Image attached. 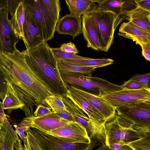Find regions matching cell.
<instances>
[{
	"label": "cell",
	"instance_id": "f6af8a7d",
	"mask_svg": "<svg viewBox=\"0 0 150 150\" xmlns=\"http://www.w3.org/2000/svg\"><path fill=\"white\" fill-rule=\"evenodd\" d=\"M6 0H0V10L6 8Z\"/></svg>",
	"mask_w": 150,
	"mask_h": 150
},
{
	"label": "cell",
	"instance_id": "ee69618b",
	"mask_svg": "<svg viewBox=\"0 0 150 150\" xmlns=\"http://www.w3.org/2000/svg\"><path fill=\"white\" fill-rule=\"evenodd\" d=\"M4 110L2 102L0 101V117L3 121L4 120L6 117Z\"/></svg>",
	"mask_w": 150,
	"mask_h": 150
},
{
	"label": "cell",
	"instance_id": "cb8c5ba5",
	"mask_svg": "<svg viewBox=\"0 0 150 150\" xmlns=\"http://www.w3.org/2000/svg\"><path fill=\"white\" fill-rule=\"evenodd\" d=\"M61 60L70 64L96 68L111 64L114 62V60L110 58L94 59L87 57L85 59H64Z\"/></svg>",
	"mask_w": 150,
	"mask_h": 150
},
{
	"label": "cell",
	"instance_id": "44dd1931",
	"mask_svg": "<svg viewBox=\"0 0 150 150\" xmlns=\"http://www.w3.org/2000/svg\"><path fill=\"white\" fill-rule=\"evenodd\" d=\"M125 20L150 33V12L138 7L129 12Z\"/></svg>",
	"mask_w": 150,
	"mask_h": 150
},
{
	"label": "cell",
	"instance_id": "52a82bcc",
	"mask_svg": "<svg viewBox=\"0 0 150 150\" xmlns=\"http://www.w3.org/2000/svg\"><path fill=\"white\" fill-rule=\"evenodd\" d=\"M64 82L68 86L79 87L97 93L98 96L107 93L123 89L121 85L111 83L104 79L93 77L91 74L88 75L77 73H69L60 71Z\"/></svg>",
	"mask_w": 150,
	"mask_h": 150
},
{
	"label": "cell",
	"instance_id": "ab89813d",
	"mask_svg": "<svg viewBox=\"0 0 150 150\" xmlns=\"http://www.w3.org/2000/svg\"><path fill=\"white\" fill-rule=\"evenodd\" d=\"M137 6L150 12V0H134Z\"/></svg>",
	"mask_w": 150,
	"mask_h": 150
},
{
	"label": "cell",
	"instance_id": "3957f363",
	"mask_svg": "<svg viewBox=\"0 0 150 150\" xmlns=\"http://www.w3.org/2000/svg\"><path fill=\"white\" fill-rule=\"evenodd\" d=\"M25 10L33 19L45 42L54 36L61 10L59 0H23Z\"/></svg>",
	"mask_w": 150,
	"mask_h": 150
},
{
	"label": "cell",
	"instance_id": "d590c367",
	"mask_svg": "<svg viewBox=\"0 0 150 150\" xmlns=\"http://www.w3.org/2000/svg\"><path fill=\"white\" fill-rule=\"evenodd\" d=\"M60 48L62 51L68 53L74 54L79 53V51L75 45L71 42L64 43L61 45Z\"/></svg>",
	"mask_w": 150,
	"mask_h": 150
},
{
	"label": "cell",
	"instance_id": "836d02e7",
	"mask_svg": "<svg viewBox=\"0 0 150 150\" xmlns=\"http://www.w3.org/2000/svg\"><path fill=\"white\" fill-rule=\"evenodd\" d=\"M129 80L149 86L150 73L135 75L132 76Z\"/></svg>",
	"mask_w": 150,
	"mask_h": 150
},
{
	"label": "cell",
	"instance_id": "9c48e42d",
	"mask_svg": "<svg viewBox=\"0 0 150 150\" xmlns=\"http://www.w3.org/2000/svg\"><path fill=\"white\" fill-rule=\"evenodd\" d=\"M115 110L117 115L130 122L135 129L150 134V102L134 104Z\"/></svg>",
	"mask_w": 150,
	"mask_h": 150
},
{
	"label": "cell",
	"instance_id": "30bf717a",
	"mask_svg": "<svg viewBox=\"0 0 150 150\" xmlns=\"http://www.w3.org/2000/svg\"><path fill=\"white\" fill-rule=\"evenodd\" d=\"M67 110L72 113L75 122L81 124L86 129L91 141L100 143L105 142L104 124L90 119L85 112L65 96H61Z\"/></svg>",
	"mask_w": 150,
	"mask_h": 150
},
{
	"label": "cell",
	"instance_id": "8992f818",
	"mask_svg": "<svg viewBox=\"0 0 150 150\" xmlns=\"http://www.w3.org/2000/svg\"><path fill=\"white\" fill-rule=\"evenodd\" d=\"M95 27L100 41L101 51L107 52L112 44L117 17L112 12L98 8L84 14Z\"/></svg>",
	"mask_w": 150,
	"mask_h": 150
},
{
	"label": "cell",
	"instance_id": "d4e9b609",
	"mask_svg": "<svg viewBox=\"0 0 150 150\" xmlns=\"http://www.w3.org/2000/svg\"><path fill=\"white\" fill-rule=\"evenodd\" d=\"M25 18L23 0L20 2L13 15L10 20L16 36L19 39H23V26Z\"/></svg>",
	"mask_w": 150,
	"mask_h": 150
},
{
	"label": "cell",
	"instance_id": "f35d334b",
	"mask_svg": "<svg viewBox=\"0 0 150 150\" xmlns=\"http://www.w3.org/2000/svg\"><path fill=\"white\" fill-rule=\"evenodd\" d=\"M98 142L96 143L95 146L91 150H133L126 145L123 146L119 149H114L110 148L107 145L105 144V142L103 143L99 142L98 145H97Z\"/></svg>",
	"mask_w": 150,
	"mask_h": 150
},
{
	"label": "cell",
	"instance_id": "7dc6e473",
	"mask_svg": "<svg viewBox=\"0 0 150 150\" xmlns=\"http://www.w3.org/2000/svg\"><path fill=\"white\" fill-rule=\"evenodd\" d=\"M28 147L29 150H31L30 147L28 145Z\"/></svg>",
	"mask_w": 150,
	"mask_h": 150
},
{
	"label": "cell",
	"instance_id": "8fae6325",
	"mask_svg": "<svg viewBox=\"0 0 150 150\" xmlns=\"http://www.w3.org/2000/svg\"><path fill=\"white\" fill-rule=\"evenodd\" d=\"M48 134L71 144H89L91 142L86 129L77 122H70L63 126L52 130Z\"/></svg>",
	"mask_w": 150,
	"mask_h": 150
},
{
	"label": "cell",
	"instance_id": "1f68e13d",
	"mask_svg": "<svg viewBox=\"0 0 150 150\" xmlns=\"http://www.w3.org/2000/svg\"><path fill=\"white\" fill-rule=\"evenodd\" d=\"M123 89L138 90L143 88H150L149 86L130 80L126 81L121 85Z\"/></svg>",
	"mask_w": 150,
	"mask_h": 150
},
{
	"label": "cell",
	"instance_id": "bcb514c9",
	"mask_svg": "<svg viewBox=\"0 0 150 150\" xmlns=\"http://www.w3.org/2000/svg\"><path fill=\"white\" fill-rule=\"evenodd\" d=\"M3 122V121L2 120L1 117H0V124H2Z\"/></svg>",
	"mask_w": 150,
	"mask_h": 150
},
{
	"label": "cell",
	"instance_id": "7402d4cb",
	"mask_svg": "<svg viewBox=\"0 0 150 150\" xmlns=\"http://www.w3.org/2000/svg\"><path fill=\"white\" fill-rule=\"evenodd\" d=\"M70 14L79 17L97 8L95 0H66Z\"/></svg>",
	"mask_w": 150,
	"mask_h": 150
},
{
	"label": "cell",
	"instance_id": "e0dca14e",
	"mask_svg": "<svg viewBox=\"0 0 150 150\" xmlns=\"http://www.w3.org/2000/svg\"><path fill=\"white\" fill-rule=\"evenodd\" d=\"M82 28L81 17L70 13L59 18L55 31L60 34L70 35L74 39L82 33Z\"/></svg>",
	"mask_w": 150,
	"mask_h": 150
},
{
	"label": "cell",
	"instance_id": "d6986e66",
	"mask_svg": "<svg viewBox=\"0 0 150 150\" xmlns=\"http://www.w3.org/2000/svg\"><path fill=\"white\" fill-rule=\"evenodd\" d=\"M65 95L81 109L91 119L105 124V119L101 114L81 96L68 89Z\"/></svg>",
	"mask_w": 150,
	"mask_h": 150
},
{
	"label": "cell",
	"instance_id": "4316f807",
	"mask_svg": "<svg viewBox=\"0 0 150 150\" xmlns=\"http://www.w3.org/2000/svg\"><path fill=\"white\" fill-rule=\"evenodd\" d=\"M3 128L4 131L3 142L0 150H14V144L16 140L3 122Z\"/></svg>",
	"mask_w": 150,
	"mask_h": 150
},
{
	"label": "cell",
	"instance_id": "2e32d148",
	"mask_svg": "<svg viewBox=\"0 0 150 150\" xmlns=\"http://www.w3.org/2000/svg\"><path fill=\"white\" fill-rule=\"evenodd\" d=\"M25 18L23 26L24 38L23 40L26 50H29L45 42L36 23L30 14L25 9Z\"/></svg>",
	"mask_w": 150,
	"mask_h": 150
},
{
	"label": "cell",
	"instance_id": "7bdbcfd3",
	"mask_svg": "<svg viewBox=\"0 0 150 150\" xmlns=\"http://www.w3.org/2000/svg\"><path fill=\"white\" fill-rule=\"evenodd\" d=\"M3 123L0 124V150L1 149L3 142L4 131L3 128Z\"/></svg>",
	"mask_w": 150,
	"mask_h": 150
},
{
	"label": "cell",
	"instance_id": "d6a6232c",
	"mask_svg": "<svg viewBox=\"0 0 150 150\" xmlns=\"http://www.w3.org/2000/svg\"><path fill=\"white\" fill-rule=\"evenodd\" d=\"M52 111L54 112L62 118L69 122H75L73 114L68 110L56 108H51Z\"/></svg>",
	"mask_w": 150,
	"mask_h": 150
},
{
	"label": "cell",
	"instance_id": "f1b7e54d",
	"mask_svg": "<svg viewBox=\"0 0 150 150\" xmlns=\"http://www.w3.org/2000/svg\"><path fill=\"white\" fill-rule=\"evenodd\" d=\"M45 102L51 108H56L68 110L59 94H55L47 96Z\"/></svg>",
	"mask_w": 150,
	"mask_h": 150
},
{
	"label": "cell",
	"instance_id": "e575fe53",
	"mask_svg": "<svg viewBox=\"0 0 150 150\" xmlns=\"http://www.w3.org/2000/svg\"><path fill=\"white\" fill-rule=\"evenodd\" d=\"M22 0H6V9L12 17L15 13L16 11Z\"/></svg>",
	"mask_w": 150,
	"mask_h": 150
},
{
	"label": "cell",
	"instance_id": "f546056e",
	"mask_svg": "<svg viewBox=\"0 0 150 150\" xmlns=\"http://www.w3.org/2000/svg\"><path fill=\"white\" fill-rule=\"evenodd\" d=\"M54 56L57 60L64 59H85L86 57L78 55L76 54L68 53L62 51L60 47L51 48Z\"/></svg>",
	"mask_w": 150,
	"mask_h": 150
},
{
	"label": "cell",
	"instance_id": "277c9868",
	"mask_svg": "<svg viewBox=\"0 0 150 150\" xmlns=\"http://www.w3.org/2000/svg\"><path fill=\"white\" fill-rule=\"evenodd\" d=\"M104 126L105 143L110 148L115 150L150 134L136 129L132 123L117 114Z\"/></svg>",
	"mask_w": 150,
	"mask_h": 150
},
{
	"label": "cell",
	"instance_id": "60d3db41",
	"mask_svg": "<svg viewBox=\"0 0 150 150\" xmlns=\"http://www.w3.org/2000/svg\"><path fill=\"white\" fill-rule=\"evenodd\" d=\"M142 49V56L146 60L150 61V43L143 44L141 46Z\"/></svg>",
	"mask_w": 150,
	"mask_h": 150
},
{
	"label": "cell",
	"instance_id": "7a4b0ae2",
	"mask_svg": "<svg viewBox=\"0 0 150 150\" xmlns=\"http://www.w3.org/2000/svg\"><path fill=\"white\" fill-rule=\"evenodd\" d=\"M26 61L55 94L65 95L67 85L61 77L57 61L46 42L31 49L22 51Z\"/></svg>",
	"mask_w": 150,
	"mask_h": 150
},
{
	"label": "cell",
	"instance_id": "ffe728a7",
	"mask_svg": "<svg viewBox=\"0 0 150 150\" xmlns=\"http://www.w3.org/2000/svg\"><path fill=\"white\" fill-rule=\"evenodd\" d=\"M81 19L82 33L87 42V47L98 51L101 50L100 41L95 27L84 14Z\"/></svg>",
	"mask_w": 150,
	"mask_h": 150
},
{
	"label": "cell",
	"instance_id": "6da1fadb",
	"mask_svg": "<svg viewBox=\"0 0 150 150\" xmlns=\"http://www.w3.org/2000/svg\"><path fill=\"white\" fill-rule=\"evenodd\" d=\"M0 70L24 104L26 117L33 116L34 106H48L46 97L55 94L17 48L11 53L0 51Z\"/></svg>",
	"mask_w": 150,
	"mask_h": 150
},
{
	"label": "cell",
	"instance_id": "74e56055",
	"mask_svg": "<svg viewBox=\"0 0 150 150\" xmlns=\"http://www.w3.org/2000/svg\"><path fill=\"white\" fill-rule=\"evenodd\" d=\"M7 87V82L0 70V99L2 100L6 93Z\"/></svg>",
	"mask_w": 150,
	"mask_h": 150
},
{
	"label": "cell",
	"instance_id": "b9f144b4",
	"mask_svg": "<svg viewBox=\"0 0 150 150\" xmlns=\"http://www.w3.org/2000/svg\"><path fill=\"white\" fill-rule=\"evenodd\" d=\"M14 149L15 150H29L28 146H23L22 141L20 139L15 142L14 144Z\"/></svg>",
	"mask_w": 150,
	"mask_h": 150
},
{
	"label": "cell",
	"instance_id": "484cf974",
	"mask_svg": "<svg viewBox=\"0 0 150 150\" xmlns=\"http://www.w3.org/2000/svg\"><path fill=\"white\" fill-rule=\"evenodd\" d=\"M57 63L59 71L69 73H77L89 75L96 68L91 67H82L67 64L61 60H57Z\"/></svg>",
	"mask_w": 150,
	"mask_h": 150
},
{
	"label": "cell",
	"instance_id": "4dcf8cb0",
	"mask_svg": "<svg viewBox=\"0 0 150 150\" xmlns=\"http://www.w3.org/2000/svg\"><path fill=\"white\" fill-rule=\"evenodd\" d=\"M13 126L15 128V132L19 135L23 141L24 146H28L27 136L25 132L30 129V127L22 121L19 124L15 125Z\"/></svg>",
	"mask_w": 150,
	"mask_h": 150
},
{
	"label": "cell",
	"instance_id": "5bb4252c",
	"mask_svg": "<svg viewBox=\"0 0 150 150\" xmlns=\"http://www.w3.org/2000/svg\"><path fill=\"white\" fill-rule=\"evenodd\" d=\"M97 8L113 13L117 17V25L125 20L127 13L137 7L134 0H98Z\"/></svg>",
	"mask_w": 150,
	"mask_h": 150
},
{
	"label": "cell",
	"instance_id": "4fadbf2b",
	"mask_svg": "<svg viewBox=\"0 0 150 150\" xmlns=\"http://www.w3.org/2000/svg\"><path fill=\"white\" fill-rule=\"evenodd\" d=\"M21 121L30 128L48 134L52 130L63 126L70 122L62 118L53 112L39 117H25Z\"/></svg>",
	"mask_w": 150,
	"mask_h": 150
},
{
	"label": "cell",
	"instance_id": "83f0119b",
	"mask_svg": "<svg viewBox=\"0 0 150 150\" xmlns=\"http://www.w3.org/2000/svg\"><path fill=\"white\" fill-rule=\"evenodd\" d=\"M133 150H150V134L128 143Z\"/></svg>",
	"mask_w": 150,
	"mask_h": 150
},
{
	"label": "cell",
	"instance_id": "ac0fdd59",
	"mask_svg": "<svg viewBox=\"0 0 150 150\" xmlns=\"http://www.w3.org/2000/svg\"><path fill=\"white\" fill-rule=\"evenodd\" d=\"M118 35L131 39L140 46L144 44L150 43V33L130 21L121 23Z\"/></svg>",
	"mask_w": 150,
	"mask_h": 150
},
{
	"label": "cell",
	"instance_id": "7c38bea8",
	"mask_svg": "<svg viewBox=\"0 0 150 150\" xmlns=\"http://www.w3.org/2000/svg\"><path fill=\"white\" fill-rule=\"evenodd\" d=\"M6 8L0 10V51L13 53L20 40L16 36Z\"/></svg>",
	"mask_w": 150,
	"mask_h": 150
},
{
	"label": "cell",
	"instance_id": "ba28073f",
	"mask_svg": "<svg viewBox=\"0 0 150 150\" xmlns=\"http://www.w3.org/2000/svg\"><path fill=\"white\" fill-rule=\"evenodd\" d=\"M99 97L104 99L116 110L134 104L150 102V89L143 88L135 90L123 89L105 93Z\"/></svg>",
	"mask_w": 150,
	"mask_h": 150
},
{
	"label": "cell",
	"instance_id": "603a6c76",
	"mask_svg": "<svg viewBox=\"0 0 150 150\" xmlns=\"http://www.w3.org/2000/svg\"><path fill=\"white\" fill-rule=\"evenodd\" d=\"M6 82L8 86L7 91L2 102L3 109L6 110L9 114L13 110L18 109L23 111L24 104L20 100L12 85L8 82Z\"/></svg>",
	"mask_w": 150,
	"mask_h": 150
},
{
	"label": "cell",
	"instance_id": "5b68a950",
	"mask_svg": "<svg viewBox=\"0 0 150 150\" xmlns=\"http://www.w3.org/2000/svg\"><path fill=\"white\" fill-rule=\"evenodd\" d=\"M25 132L31 150H91L96 143L91 141L89 144L69 143L34 128Z\"/></svg>",
	"mask_w": 150,
	"mask_h": 150
},
{
	"label": "cell",
	"instance_id": "8d00e7d4",
	"mask_svg": "<svg viewBox=\"0 0 150 150\" xmlns=\"http://www.w3.org/2000/svg\"><path fill=\"white\" fill-rule=\"evenodd\" d=\"M51 110L50 107L45 106L42 105H39L37 106L36 109L33 112V116L39 117L47 115L53 112Z\"/></svg>",
	"mask_w": 150,
	"mask_h": 150
},
{
	"label": "cell",
	"instance_id": "9a60e30c",
	"mask_svg": "<svg viewBox=\"0 0 150 150\" xmlns=\"http://www.w3.org/2000/svg\"><path fill=\"white\" fill-rule=\"evenodd\" d=\"M68 89L79 94L87 100L104 118L106 122L114 118L116 114L115 109L101 98L71 86Z\"/></svg>",
	"mask_w": 150,
	"mask_h": 150
}]
</instances>
